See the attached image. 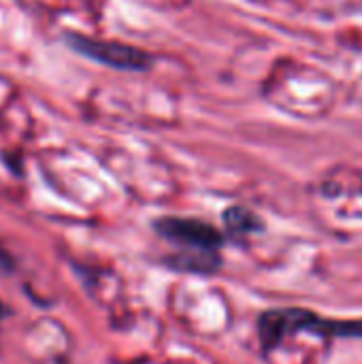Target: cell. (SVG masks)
Wrapping results in <instances>:
<instances>
[{
	"mask_svg": "<svg viewBox=\"0 0 362 364\" xmlns=\"http://www.w3.org/2000/svg\"><path fill=\"white\" fill-rule=\"evenodd\" d=\"M299 331L318 337L362 339V320H324L307 309H269L258 320V339L265 352H273L288 335Z\"/></svg>",
	"mask_w": 362,
	"mask_h": 364,
	"instance_id": "6da1fadb",
	"label": "cell"
},
{
	"mask_svg": "<svg viewBox=\"0 0 362 364\" xmlns=\"http://www.w3.org/2000/svg\"><path fill=\"white\" fill-rule=\"evenodd\" d=\"M66 43L73 51L79 55H85L98 64L117 68V70H128V73H145L154 66V55L147 53L141 47H132L126 43L117 41H100V38H90L83 34H68Z\"/></svg>",
	"mask_w": 362,
	"mask_h": 364,
	"instance_id": "7a4b0ae2",
	"label": "cell"
},
{
	"mask_svg": "<svg viewBox=\"0 0 362 364\" xmlns=\"http://www.w3.org/2000/svg\"><path fill=\"white\" fill-rule=\"evenodd\" d=\"M154 228L160 237L183 250L218 252L224 245V237L218 228L192 218H160L154 222Z\"/></svg>",
	"mask_w": 362,
	"mask_h": 364,
	"instance_id": "3957f363",
	"label": "cell"
},
{
	"mask_svg": "<svg viewBox=\"0 0 362 364\" xmlns=\"http://www.w3.org/2000/svg\"><path fill=\"white\" fill-rule=\"evenodd\" d=\"M171 267L181 269V271H192V273H213L220 269V256L218 252H196V250H188V254L181 256H173Z\"/></svg>",
	"mask_w": 362,
	"mask_h": 364,
	"instance_id": "277c9868",
	"label": "cell"
},
{
	"mask_svg": "<svg viewBox=\"0 0 362 364\" xmlns=\"http://www.w3.org/2000/svg\"><path fill=\"white\" fill-rule=\"evenodd\" d=\"M222 220H224V226L235 235H252V232H260L265 228L262 220L254 211H250L247 207H239V205L228 207L224 211Z\"/></svg>",
	"mask_w": 362,
	"mask_h": 364,
	"instance_id": "5b68a950",
	"label": "cell"
},
{
	"mask_svg": "<svg viewBox=\"0 0 362 364\" xmlns=\"http://www.w3.org/2000/svg\"><path fill=\"white\" fill-rule=\"evenodd\" d=\"M0 267H2V269H6V271H9V269H13V258H11L2 247H0Z\"/></svg>",
	"mask_w": 362,
	"mask_h": 364,
	"instance_id": "8992f818",
	"label": "cell"
},
{
	"mask_svg": "<svg viewBox=\"0 0 362 364\" xmlns=\"http://www.w3.org/2000/svg\"><path fill=\"white\" fill-rule=\"evenodd\" d=\"M4 314V307H2V303H0V316Z\"/></svg>",
	"mask_w": 362,
	"mask_h": 364,
	"instance_id": "52a82bcc",
	"label": "cell"
}]
</instances>
